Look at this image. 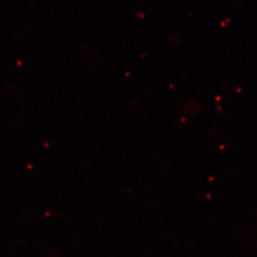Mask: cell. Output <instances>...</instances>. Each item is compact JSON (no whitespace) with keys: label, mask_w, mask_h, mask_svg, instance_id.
Masks as SVG:
<instances>
[]
</instances>
